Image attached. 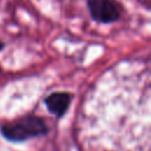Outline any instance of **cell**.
<instances>
[{"label":"cell","mask_w":151,"mask_h":151,"mask_svg":"<svg viewBox=\"0 0 151 151\" xmlns=\"http://www.w3.org/2000/svg\"><path fill=\"white\" fill-rule=\"evenodd\" d=\"M72 96L68 92H53L45 98V104L51 113L57 118H61L68 110Z\"/></svg>","instance_id":"3957f363"},{"label":"cell","mask_w":151,"mask_h":151,"mask_svg":"<svg viewBox=\"0 0 151 151\" xmlns=\"http://www.w3.org/2000/svg\"><path fill=\"white\" fill-rule=\"evenodd\" d=\"M1 134L9 142L20 143L35 137L45 136L48 131L44 119L37 116H25L11 123H6L0 129Z\"/></svg>","instance_id":"6da1fadb"},{"label":"cell","mask_w":151,"mask_h":151,"mask_svg":"<svg viewBox=\"0 0 151 151\" xmlns=\"http://www.w3.org/2000/svg\"><path fill=\"white\" fill-rule=\"evenodd\" d=\"M4 47H5V44L0 40V51H1V50H4Z\"/></svg>","instance_id":"277c9868"},{"label":"cell","mask_w":151,"mask_h":151,"mask_svg":"<svg viewBox=\"0 0 151 151\" xmlns=\"http://www.w3.org/2000/svg\"><path fill=\"white\" fill-rule=\"evenodd\" d=\"M87 6L92 19L98 22L110 24L122 15L120 5L116 0H87Z\"/></svg>","instance_id":"7a4b0ae2"}]
</instances>
